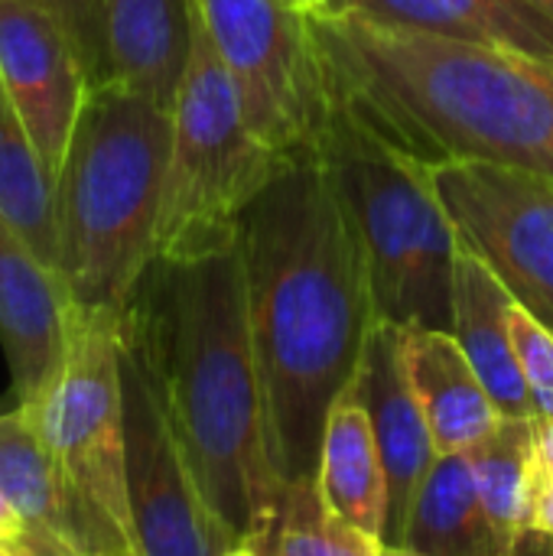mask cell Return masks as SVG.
I'll use <instances>...</instances> for the list:
<instances>
[{
	"mask_svg": "<svg viewBox=\"0 0 553 556\" xmlns=\"http://www.w3.org/2000/svg\"><path fill=\"white\" fill-rule=\"evenodd\" d=\"M238 254L271 466L284 489L316 482L326 417L378 323L359 231L316 156L290 160L248 202Z\"/></svg>",
	"mask_w": 553,
	"mask_h": 556,
	"instance_id": "1",
	"label": "cell"
},
{
	"mask_svg": "<svg viewBox=\"0 0 553 556\" xmlns=\"http://www.w3.org/2000/svg\"><path fill=\"white\" fill-rule=\"evenodd\" d=\"M124 329L169 414L199 489L235 544L257 547L284 498L271 466L264 394L238 244L153 261Z\"/></svg>",
	"mask_w": 553,
	"mask_h": 556,
	"instance_id": "2",
	"label": "cell"
},
{
	"mask_svg": "<svg viewBox=\"0 0 553 556\" xmlns=\"http://www.w3.org/2000/svg\"><path fill=\"white\" fill-rule=\"evenodd\" d=\"M313 26L332 85L424 163L473 160L553 176L551 62L355 13Z\"/></svg>",
	"mask_w": 553,
	"mask_h": 556,
	"instance_id": "3",
	"label": "cell"
},
{
	"mask_svg": "<svg viewBox=\"0 0 553 556\" xmlns=\"http://www.w3.org/2000/svg\"><path fill=\"white\" fill-rule=\"evenodd\" d=\"M173 111L91 85L55 176L59 283L72 306L124 313L156 261Z\"/></svg>",
	"mask_w": 553,
	"mask_h": 556,
	"instance_id": "4",
	"label": "cell"
},
{
	"mask_svg": "<svg viewBox=\"0 0 553 556\" xmlns=\"http://www.w3.org/2000/svg\"><path fill=\"white\" fill-rule=\"evenodd\" d=\"M313 156L359 231L378 323L453 332L460 238L433 166L394 143L336 85Z\"/></svg>",
	"mask_w": 553,
	"mask_h": 556,
	"instance_id": "5",
	"label": "cell"
},
{
	"mask_svg": "<svg viewBox=\"0 0 553 556\" xmlns=\"http://www.w3.org/2000/svg\"><path fill=\"white\" fill-rule=\"evenodd\" d=\"M121 352L124 313L72 306L62 365L26 410L59 482L68 547L91 556H137Z\"/></svg>",
	"mask_w": 553,
	"mask_h": 556,
	"instance_id": "6",
	"label": "cell"
},
{
	"mask_svg": "<svg viewBox=\"0 0 553 556\" xmlns=\"http://www.w3.org/2000/svg\"><path fill=\"white\" fill-rule=\"evenodd\" d=\"M297 156L264 143L199 13L173 101V137L156 228V261H189L238 244L248 202Z\"/></svg>",
	"mask_w": 553,
	"mask_h": 556,
	"instance_id": "7",
	"label": "cell"
},
{
	"mask_svg": "<svg viewBox=\"0 0 553 556\" xmlns=\"http://www.w3.org/2000/svg\"><path fill=\"white\" fill-rule=\"evenodd\" d=\"M192 3L254 134L284 156H313L332 111V78L313 16L290 0Z\"/></svg>",
	"mask_w": 553,
	"mask_h": 556,
	"instance_id": "8",
	"label": "cell"
},
{
	"mask_svg": "<svg viewBox=\"0 0 553 556\" xmlns=\"http://www.w3.org/2000/svg\"><path fill=\"white\" fill-rule=\"evenodd\" d=\"M433 179L456 238L553 332V176L453 160Z\"/></svg>",
	"mask_w": 553,
	"mask_h": 556,
	"instance_id": "9",
	"label": "cell"
},
{
	"mask_svg": "<svg viewBox=\"0 0 553 556\" xmlns=\"http://www.w3.org/2000/svg\"><path fill=\"white\" fill-rule=\"evenodd\" d=\"M121 381L127 430V498L137 556H222L238 547L209 508L150 378V368L127 339V329Z\"/></svg>",
	"mask_w": 553,
	"mask_h": 556,
	"instance_id": "10",
	"label": "cell"
},
{
	"mask_svg": "<svg viewBox=\"0 0 553 556\" xmlns=\"http://www.w3.org/2000/svg\"><path fill=\"white\" fill-rule=\"evenodd\" d=\"M0 88L55 179L91 78L62 26L33 0H0Z\"/></svg>",
	"mask_w": 553,
	"mask_h": 556,
	"instance_id": "11",
	"label": "cell"
},
{
	"mask_svg": "<svg viewBox=\"0 0 553 556\" xmlns=\"http://www.w3.org/2000/svg\"><path fill=\"white\" fill-rule=\"evenodd\" d=\"M355 397L368 410L375 443L388 472V521L385 544H401L404 525L420 482L437 463V443L430 437L420 401L411 388L404 365V332L391 323H375L362 365L352 381Z\"/></svg>",
	"mask_w": 553,
	"mask_h": 556,
	"instance_id": "12",
	"label": "cell"
},
{
	"mask_svg": "<svg viewBox=\"0 0 553 556\" xmlns=\"http://www.w3.org/2000/svg\"><path fill=\"white\" fill-rule=\"evenodd\" d=\"M68 309L59 277L0 215V349L23 410L42 397L62 365Z\"/></svg>",
	"mask_w": 553,
	"mask_h": 556,
	"instance_id": "13",
	"label": "cell"
},
{
	"mask_svg": "<svg viewBox=\"0 0 553 556\" xmlns=\"http://www.w3.org/2000/svg\"><path fill=\"white\" fill-rule=\"evenodd\" d=\"M192 0H104L108 81L173 111L192 49Z\"/></svg>",
	"mask_w": 553,
	"mask_h": 556,
	"instance_id": "14",
	"label": "cell"
},
{
	"mask_svg": "<svg viewBox=\"0 0 553 556\" xmlns=\"http://www.w3.org/2000/svg\"><path fill=\"white\" fill-rule=\"evenodd\" d=\"M512 306L515 300L502 280L460 241L453 280V339L502 417H535V404L512 345Z\"/></svg>",
	"mask_w": 553,
	"mask_h": 556,
	"instance_id": "15",
	"label": "cell"
},
{
	"mask_svg": "<svg viewBox=\"0 0 553 556\" xmlns=\"http://www.w3.org/2000/svg\"><path fill=\"white\" fill-rule=\"evenodd\" d=\"M401 332H404L407 378L427 417L437 453L450 456V453L473 450L502 420L486 384L466 362L453 332H433V329H401Z\"/></svg>",
	"mask_w": 553,
	"mask_h": 556,
	"instance_id": "16",
	"label": "cell"
},
{
	"mask_svg": "<svg viewBox=\"0 0 553 556\" xmlns=\"http://www.w3.org/2000/svg\"><path fill=\"white\" fill-rule=\"evenodd\" d=\"M316 492L329 515L385 541L388 472L375 443L368 410L362 407L352 388L332 404L326 417Z\"/></svg>",
	"mask_w": 553,
	"mask_h": 556,
	"instance_id": "17",
	"label": "cell"
},
{
	"mask_svg": "<svg viewBox=\"0 0 553 556\" xmlns=\"http://www.w3.org/2000/svg\"><path fill=\"white\" fill-rule=\"evenodd\" d=\"M332 13H355L381 26L515 49L553 65V33L508 0H332Z\"/></svg>",
	"mask_w": 553,
	"mask_h": 556,
	"instance_id": "18",
	"label": "cell"
},
{
	"mask_svg": "<svg viewBox=\"0 0 553 556\" xmlns=\"http://www.w3.org/2000/svg\"><path fill=\"white\" fill-rule=\"evenodd\" d=\"M398 547L424 556H512L515 547L505 544L492 525L466 453L437 456L427 479L420 482L404 538Z\"/></svg>",
	"mask_w": 553,
	"mask_h": 556,
	"instance_id": "19",
	"label": "cell"
},
{
	"mask_svg": "<svg viewBox=\"0 0 553 556\" xmlns=\"http://www.w3.org/2000/svg\"><path fill=\"white\" fill-rule=\"evenodd\" d=\"M0 215L59 277L55 179L0 88Z\"/></svg>",
	"mask_w": 553,
	"mask_h": 556,
	"instance_id": "20",
	"label": "cell"
},
{
	"mask_svg": "<svg viewBox=\"0 0 553 556\" xmlns=\"http://www.w3.org/2000/svg\"><path fill=\"white\" fill-rule=\"evenodd\" d=\"M473 482L479 498L505 538L508 547H518L531 531L535 505V417H502L499 427L466 450Z\"/></svg>",
	"mask_w": 553,
	"mask_h": 556,
	"instance_id": "21",
	"label": "cell"
},
{
	"mask_svg": "<svg viewBox=\"0 0 553 556\" xmlns=\"http://www.w3.org/2000/svg\"><path fill=\"white\" fill-rule=\"evenodd\" d=\"M0 495L23 521L26 534L68 544L59 482L33 417L23 407L0 414Z\"/></svg>",
	"mask_w": 553,
	"mask_h": 556,
	"instance_id": "22",
	"label": "cell"
},
{
	"mask_svg": "<svg viewBox=\"0 0 553 556\" xmlns=\"http://www.w3.org/2000/svg\"><path fill=\"white\" fill-rule=\"evenodd\" d=\"M254 551L261 556H381L385 541L329 515L316 482H297L284 489L280 511Z\"/></svg>",
	"mask_w": 553,
	"mask_h": 556,
	"instance_id": "23",
	"label": "cell"
},
{
	"mask_svg": "<svg viewBox=\"0 0 553 556\" xmlns=\"http://www.w3.org/2000/svg\"><path fill=\"white\" fill-rule=\"evenodd\" d=\"M508 329L535 417H553V332L518 303L508 313Z\"/></svg>",
	"mask_w": 553,
	"mask_h": 556,
	"instance_id": "24",
	"label": "cell"
},
{
	"mask_svg": "<svg viewBox=\"0 0 553 556\" xmlns=\"http://www.w3.org/2000/svg\"><path fill=\"white\" fill-rule=\"evenodd\" d=\"M39 3L68 36L75 55L81 59L91 85L108 81V49H104V0H33Z\"/></svg>",
	"mask_w": 553,
	"mask_h": 556,
	"instance_id": "25",
	"label": "cell"
},
{
	"mask_svg": "<svg viewBox=\"0 0 553 556\" xmlns=\"http://www.w3.org/2000/svg\"><path fill=\"white\" fill-rule=\"evenodd\" d=\"M531 531L553 538V417H535V505Z\"/></svg>",
	"mask_w": 553,
	"mask_h": 556,
	"instance_id": "26",
	"label": "cell"
},
{
	"mask_svg": "<svg viewBox=\"0 0 553 556\" xmlns=\"http://www.w3.org/2000/svg\"><path fill=\"white\" fill-rule=\"evenodd\" d=\"M16 556H91L68 547V544H59V541H49V538H39V534H23L16 544H10Z\"/></svg>",
	"mask_w": 553,
	"mask_h": 556,
	"instance_id": "27",
	"label": "cell"
},
{
	"mask_svg": "<svg viewBox=\"0 0 553 556\" xmlns=\"http://www.w3.org/2000/svg\"><path fill=\"white\" fill-rule=\"evenodd\" d=\"M26 534L23 521L16 518V511L7 505V498L0 495V544H16Z\"/></svg>",
	"mask_w": 553,
	"mask_h": 556,
	"instance_id": "28",
	"label": "cell"
},
{
	"mask_svg": "<svg viewBox=\"0 0 553 556\" xmlns=\"http://www.w3.org/2000/svg\"><path fill=\"white\" fill-rule=\"evenodd\" d=\"M508 3H515L525 16H531L535 23L553 33V0H508Z\"/></svg>",
	"mask_w": 553,
	"mask_h": 556,
	"instance_id": "29",
	"label": "cell"
},
{
	"mask_svg": "<svg viewBox=\"0 0 553 556\" xmlns=\"http://www.w3.org/2000/svg\"><path fill=\"white\" fill-rule=\"evenodd\" d=\"M512 556H553V538L548 534H528L518 541L515 554Z\"/></svg>",
	"mask_w": 553,
	"mask_h": 556,
	"instance_id": "30",
	"label": "cell"
},
{
	"mask_svg": "<svg viewBox=\"0 0 553 556\" xmlns=\"http://www.w3.org/2000/svg\"><path fill=\"white\" fill-rule=\"evenodd\" d=\"M300 13H306V16H313V20H319V16H329L332 13V0H290Z\"/></svg>",
	"mask_w": 553,
	"mask_h": 556,
	"instance_id": "31",
	"label": "cell"
},
{
	"mask_svg": "<svg viewBox=\"0 0 553 556\" xmlns=\"http://www.w3.org/2000/svg\"><path fill=\"white\" fill-rule=\"evenodd\" d=\"M381 556H424V554H417V551H407V547H394V544H385Z\"/></svg>",
	"mask_w": 553,
	"mask_h": 556,
	"instance_id": "32",
	"label": "cell"
},
{
	"mask_svg": "<svg viewBox=\"0 0 553 556\" xmlns=\"http://www.w3.org/2000/svg\"><path fill=\"white\" fill-rule=\"evenodd\" d=\"M222 556H261L251 544H238V547H231V551H225Z\"/></svg>",
	"mask_w": 553,
	"mask_h": 556,
	"instance_id": "33",
	"label": "cell"
},
{
	"mask_svg": "<svg viewBox=\"0 0 553 556\" xmlns=\"http://www.w3.org/2000/svg\"><path fill=\"white\" fill-rule=\"evenodd\" d=\"M0 556H16V554H13V547H10V544H0Z\"/></svg>",
	"mask_w": 553,
	"mask_h": 556,
	"instance_id": "34",
	"label": "cell"
}]
</instances>
